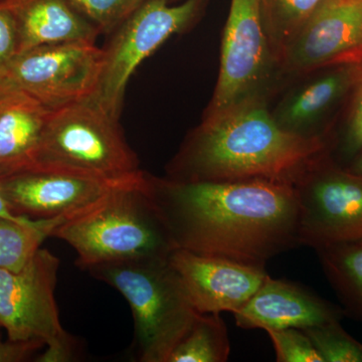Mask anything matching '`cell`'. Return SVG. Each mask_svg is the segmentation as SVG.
<instances>
[{
  "instance_id": "obj_20",
  "label": "cell",
  "mask_w": 362,
  "mask_h": 362,
  "mask_svg": "<svg viewBox=\"0 0 362 362\" xmlns=\"http://www.w3.org/2000/svg\"><path fill=\"white\" fill-rule=\"evenodd\" d=\"M322 0H259L262 20L281 66L286 47Z\"/></svg>"
},
{
  "instance_id": "obj_10",
  "label": "cell",
  "mask_w": 362,
  "mask_h": 362,
  "mask_svg": "<svg viewBox=\"0 0 362 362\" xmlns=\"http://www.w3.org/2000/svg\"><path fill=\"white\" fill-rule=\"evenodd\" d=\"M318 161L295 183L300 246L320 247L362 240V176Z\"/></svg>"
},
{
  "instance_id": "obj_28",
  "label": "cell",
  "mask_w": 362,
  "mask_h": 362,
  "mask_svg": "<svg viewBox=\"0 0 362 362\" xmlns=\"http://www.w3.org/2000/svg\"><path fill=\"white\" fill-rule=\"evenodd\" d=\"M0 220H8L16 221V223H25V225H33L40 220H32V218H25V216H18L13 213L8 202H7L4 189H2L1 183H0Z\"/></svg>"
},
{
  "instance_id": "obj_11",
  "label": "cell",
  "mask_w": 362,
  "mask_h": 362,
  "mask_svg": "<svg viewBox=\"0 0 362 362\" xmlns=\"http://www.w3.org/2000/svg\"><path fill=\"white\" fill-rule=\"evenodd\" d=\"M112 180L54 169L33 168L0 176L9 206L32 220H66L112 190L141 180Z\"/></svg>"
},
{
  "instance_id": "obj_8",
  "label": "cell",
  "mask_w": 362,
  "mask_h": 362,
  "mask_svg": "<svg viewBox=\"0 0 362 362\" xmlns=\"http://www.w3.org/2000/svg\"><path fill=\"white\" fill-rule=\"evenodd\" d=\"M277 65L280 63L264 28L259 0H232L221 42L218 83L204 117L262 99V90Z\"/></svg>"
},
{
  "instance_id": "obj_24",
  "label": "cell",
  "mask_w": 362,
  "mask_h": 362,
  "mask_svg": "<svg viewBox=\"0 0 362 362\" xmlns=\"http://www.w3.org/2000/svg\"><path fill=\"white\" fill-rule=\"evenodd\" d=\"M278 362H324L310 337L302 329L267 330Z\"/></svg>"
},
{
  "instance_id": "obj_18",
  "label": "cell",
  "mask_w": 362,
  "mask_h": 362,
  "mask_svg": "<svg viewBox=\"0 0 362 362\" xmlns=\"http://www.w3.org/2000/svg\"><path fill=\"white\" fill-rule=\"evenodd\" d=\"M346 310L362 320V240L315 250Z\"/></svg>"
},
{
  "instance_id": "obj_6",
  "label": "cell",
  "mask_w": 362,
  "mask_h": 362,
  "mask_svg": "<svg viewBox=\"0 0 362 362\" xmlns=\"http://www.w3.org/2000/svg\"><path fill=\"white\" fill-rule=\"evenodd\" d=\"M59 259L39 249L18 271L0 268V327L8 340L40 343L47 347L40 361H69L73 337L59 321L56 301Z\"/></svg>"
},
{
  "instance_id": "obj_2",
  "label": "cell",
  "mask_w": 362,
  "mask_h": 362,
  "mask_svg": "<svg viewBox=\"0 0 362 362\" xmlns=\"http://www.w3.org/2000/svg\"><path fill=\"white\" fill-rule=\"evenodd\" d=\"M319 136L281 127L263 100L204 117L168 168L175 181L269 180L295 185L325 156Z\"/></svg>"
},
{
  "instance_id": "obj_29",
  "label": "cell",
  "mask_w": 362,
  "mask_h": 362,
  "mask_svg": "<svg viewBox=\"0 0 362 362\" xmlns=\"http://www.w3.org/2000/svg\"><path fill=\"white\" fill-rule=\"evenodd\" d=\"M349 170L351 171L352 173L362 176V151L354 157Z\"/></svg>"
},
{
  "instance_id": "obj_3",
  "label": "cell",
  "mask_w": 362,
  "mask_h": 362,
  "mask_svg": "<svg viewBox=\"0 0 362 362\" xmlns=\"http://www.w3.org/2000/svg\"><path fill=\"white\" fill-rule=\"evenodd\" d=\"M141 180L112 190L92 206L62 221L52 238L77 254L88 270L100 264L141 258H168L175 249Z\"/></svg>"
},
{
  "instance_id": "obj_21",
  "label": "cell",
  "mask_w": 362,
  "mask_h": 362,
  "mask_svg": "<svg viewBox=\"0 0 362 362\" xmlns=\"http://www.w3.org/2000/svg\"><path fill=\"white\" fill-rule=\"evenodd\" d=\"M65 220H40L33 225L0 220V268L18 271Z\"/></svg>"
},
{
  "instance_id": "obj_14",
  "label": "cell",
  "mask_w": 362,
  "mask_h": 362,
  "mask_svg": "<svg viewBox=\"0 0 362 362\" xmlns=\"http://www.w3.org/2000/svg\"><path fill=\"white\" fill-rule=\"evenodd\" d=\"M233 314L243 329H307L339 322L343 311L302 286L270 276Z\"/></svg>"
},
{
  "instance_id": "obj_30",
  "label": "cell",
  "mask_w": 362,
  "mask_h": 362,
  "mask_svg": "<svg viewBox=\"0 0 362 362\" xmlns=\"http://www.w3.org/2000/svg\"><path fill=\"white\" fill-rule=\"evenodd\" d=\"M168 1L170 4V1H173V0H168Z\"/></svg>"
},
{
  "instance_id": "obj_15",
  "label": "cell",
  "mask_w": 362,
  "mask_h": 362,
  "mask_svg": "<svg viewBox=\"0 0 362 362\" xmlns=\"http://www.w3.org/2000/svg\"><path fill=\"white\" fill-rule=\"evenodd\" d=\"M51 109L0 82V176L35 168Z\"/></svg>"
},
{
  "instance_id": "obj_13",
  "label": "cell",
  "mask_w": 362,
  "mask_h": 362,
  "mask_svg": "<svg viewBox=\"0 0 362 362\" xmlns=\"http://www.w3.org/2000/svg\"><path fill=\"white\" fill-rule=\"evenodd\" d=\"M168 259L202 314L235 313L269 276L266 268L187 250H173Z\"/></svg>"
},
{
  "instance_id": "obj_25",
  "label": "cell",
  "mask_w": 362,
  "mask_h": 362,
  "mask_svg": "<svg viewBox=\"0 0 362 362\" xmlns=\"http://www.w3.org/2000/svg\"><path fill=\"white\" fill-rule=\"evenodd\" d=\"M20 52L18 25L6 0H0V70Z\"/></svg>"
},
{
  "instance_id": "obj_26",
  "label": "cell",
  "mask_w": 362,
  "mask_h": 362,
  "mask_svg": "<svg viewBox=\"0 0 362 362\" xmlns=\"http://www.w3.org/2000/svg\"><path fill=\"white\" fill-rule=\"evenodd\" d=\"M341 151L350 158L362 151V82L343 138Z\"/></svg>"
},
{
  "instance_id": "obj_9",
  "label": "cell",
  "mask_w": 362,
  "mask_h": 362,
  "mask_svg": "<svg viewBox=\"0 0 362 362\" xmlns=\"http://www.w3.org/2000/svg\"><path fill=\"white\" fill-rule=\"evenodd\" d=\"M96 42L45 45L21 52L0 70V82L18 88L51 110L90 97L101 70Z\"/></svg>"
},
{
  "instance_id": "obj_1",
  "label": "cell",
  "mask_w": 362,
  "mask_h": 362,
  "mask_svg": "<svg viewBox=\"0 0 362 362\" xmlns=\"http://www.w3.org/2000/svg\"><path fill=\"white\" fill-rule=\"evenodd\" d=\"M145 192L175 249L266 268L300 246L299 202L289 183L175 181L146 173Z\"/></svg>"
},
{
  "instance_id": "obj_7",
  "label": "cell",
  "mask_w": 362,
  "mask_h": 362,
  "mask_svg": "<svg viewBox=\"0 0 362 362\" xmlns=\"http://www.w3.org/2000/svg\"><path fill=\"white\" fill-rule=\"evenodd\" d=\"M207 0H185L169 6L168 0H147L112 33L103 49L101 70L93 100L120 119L126 87L138 66L166 40L187 30L199 18Z\"/></svg>"
},
{
  "instance_id": "obj_19",
  "label": "cell",
  "mask_w": 362,
  "mask_h": 362,
  "mask_svg": "<svg viewBox=\"0 0 362 362\" xmlns=\"http://www.w3.org/2000/svg\"><path fill=\"white\" fill-rule=\"evenodd\" d=\"M230 352L228 328L221 314L199 313L165 362H226Z\"/></svg>"
},
{
  "instance_id": "obj_5",
  "label": "cell",
  "mask_w": 362,
  "mask_h": 362,
  "mask_svg": "<svg viewBox=\"0 0 362 362\" xmlns=\"http://www.w3.org/2000/svg\"><path fill=\"white\" fill-rule=\"evenodd\" d=\"M125 180L143 175L119 119L92 98L52 110L35 168Z\"/></svg>"
},
{
  "instance_id": "obj_23",
  "label": "cell",
  "mask_w": 362,
  "mask_h": 362,
  "mask_svg": "<svg viewBox=\"0 0 362 362\" xmlns=\"http://www.w3.org/2000/svg\"><path fill=\"white\" fill-rule=\"evenodd\" d=\"M147 0H69L100 33L110 35Z\"/></svg>"
},
{
  "instance_id": "obj_12",
  "label": "cell",
  "mask_w": 362,
  "mask_h": 362,
  "mask_svg": "<svg viewBox=\"0 0 362 362\" xmlns=\"http://www.w3.org/2000/svg\"><path fill=\"white\" fill-rule=\"evenodd\" d=\"M362 64V0H322L289 45L281 66L307 73Z\"/></svg>"
},
{
  "instance_id": "obj_27",
  "label": "cell",
  "mask_w": 362,
  "mask_h": 362,
  "mask_svg": "<svg viewBox=\"0 0 362 362\" xmlns=\"http://www.w3.org/2000/svg\"><path fill=\"white\" fill-rule=\"evenodd\" d=\"M40 343H20L11 340L6 342L0 338V362H18L25 361L33 352L42 349Z\"/></svg>"
},
{
  "instance_id": "obj_22",
  "label": "cell",
  "mask_w": 362,
  "mask_h": 362,
  "mask_svg": "<svg viewBox=\"0 0 362 362\" xmlns=\"http://www.w3.org/2000/svg\"><path fill=\"white\" fill-rule=\"evenodd\" d=\"M324 362H362V343L347 334L339 322L302 329Z\"/></svg>"
},
{
  "instance_id": "obj_16",
  "label": "cell",
  "mask_w": 362,
  "mask_h": 362,
  "mask_svg": "<svg viewBox=\"0 0 362 362\" xmlns=\"http://www.w3.org/2000/svg\"><path fill=\"white\" fill-rule=\"evenodd\" d=\"M6 4L18 25L20 52L62 42H96L101 35L69 0H6Z\"/></svg>"
},
{
  "instance_id": "obj_17",
  "label": "cell",
  "mask_w": 362,
  "mask_h": 362,
  "mask_svg": "<svg viewBox=\"0 0 362 362\" xmlns=\"http://www.w3.org/2000/svg\"><path fill=\"white\" fill-rule=\"evenodd\" d=\"M291 93L278 107L274 118L290 132L314 137V125L352 88L362 82V64L335 66ZM320 137V136H319Z\"/></svg>"
},
{
  "instance_id": "obj_4",
  "label": "cell",
  "mask_w": 362,
  "mask_h": 362,
  "mask_svg": "<svg viewBox=\"0 0 362 362\" xmlns=\"http://www.w3.org/2000/svg\"><path fill=\"white\" fill-rule=\"evenodd\" d=\"M87 271L130 305L139 361L165 362L199 314L168 258L125 259Z\"/></svg>"
}]
</instances>
